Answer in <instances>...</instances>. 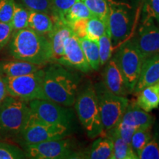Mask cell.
<instances>
[{
  "label": "cell",
  "mask_w": 159,
  "mask_h": 159,
  "mask_svg": "<svg viewBox=\"0 0 159 159\" xmlns=\"http://www.w3.org/2000/svg\"><path fill=\"white\" fill-rule=\"evenodd\" d=\"M79 77L60 63L52 64L44 70L43 91L45 99L65 107L75 104Z\"/></svg>",
  "instance_id": "6da1fadb"
},
{
  "label": "cell",
  "mask_w": 159,
  "mask_h": 159,
  "mask_svg": "<svg viewBox=\"0 0 159 159\" xmlns=\"http://www.w3.org/2000/svg\"><path fill=\"white\" fill-rule=\"evenodd\" d=\"M14 59L43 66L52 61L51 43L46 35L28 28L16 31L10 43Z\"/></svg>",
  "instance_id": "7a4b0ae2"
},
{
  "label": "cell",
  "mask_w": 159,
  "mask_h": 159,
  "mask_svg": "<svg viewBox=\"0 0 159 159\" xmlns=\"http://www.w3.org/2000/svg\"><path fill=\"white\" fill-rule=\"evenodd\" d=\"M74 105L80 122L89 138L102 136L104 130L94 85L89 83L80 91Z\"/></svg>",
  "instance_id": "3957f363"
},
{
  "label": "cell",
  "mask_w": 159,
  "mask_h": 159,
  "mask_svg": "<svg viewBox=\"0 0 159 159\" xmlns=\"http://www.w3.org/2000/svg\"><path fill=\"white\" fill-rule=\"evenodd\" d=\"M30 113L27 102L11 96L6 97L0 103V139L18 138Z\"/></svg>",
  "instance_id": "277c9868"
},
{
  "label": "cell",
  "mask_w": 159,
  "mask_h": 159,
  "mask_svg": "<svg viewBox=\"0 0 159 159\" xmlns=\"http://www.w3.org/2000/svg\"><path fill=\"white\" fill-rule=\"evenodd\" d=\"M94 87L104 130L102 136H104L118 125L126 111L129 100L126 97L119 96L111 92L102 81L96 83Z\"/></svg>",
  "instance_id": "5b68a950"
},
{
  "label": "cell",
  "mask_w": 159,
  "mask_h": 159,
  "mask_svg": "<svg viewBox=\"0 0 159 159\" xmlns=\"http://www.w3.org/2000/svg\"><path fill=\"white\" fill-rule=\"evenodd\" d=\"M108 4V25L113 49L128 41L135 27L136 19L128 4L107 0Z\"/></svg>",
  "instance_id": "8992f818"
},
{
  "label": "cell",
  "mask_w": 159,
  "mask_h": 159,
  "mask_svg": "<svg viewBox=\"0 0 159 159\" xmlns=\"http://www.w3.org/2000/svg\"><path fill=\"white\" fill-rule=\"evenodd\" d=\"M69 127L43 122L34 114L30 115L18 138L25 146L47 141L63 139L69 133Z\"/></svg>",
  "instance_id": "52a82bcc"
},
{
  "label": "cell",
  "mask_w": 159,
  "mask_h": 159,
  "mask_svg": "<svg viewBox=\"0 0 159 159\" xmlns=\"http://www.w3.org/2000/svg\"><path fill=\"white\" fill-rule=\"evenodd\" d=\"M44 70L18 77H5L8 96L29 102L33 99H45L43 91Z\"/></svg>",
  "instance_id": "ba28073f"
},
{
  "label": "cell",
  "mask_w": 159,
  "mask_h": 159,
  "mask_svg": "<svg viewBox=\"0 0 159 159\" xmlns=\"http://www.w3.org/2000/svg\"><path fill=\"white\" fill-rule=\"evenodd\" d=\"M115 57L131 94L138 81L144 57L131 39L119 47Z\"/></svg>",
  "instance_id": "9c48e42d"
},
{
  "label": "cell",
  "mask_w": 159,
  "mask_h": 159,
  "mask_svg": "<svg viewBox=\"0 0 159 159\" xmlns=\"http://www.w3.org/2000/svg\"><path fill=\"white\" fill-rule=\"evenodd\" d=\"M154 123L155 117L142 110L136 102L132 101L129 102L118 125L111 130L130 144L131 138L135 131L140 128H151Z\"/></svg>",
  "instance_id": "30bf717a"
},
{
  "label": "cell",
  "mask_w": 159,
  "mask_h": 159,
  "mask_svg": "<svg viewBox=\"0 0 159 159\" xmlns=\"http://www.w3.org/2000/svg\"><path fill=\"white\" fill-rule=\"evenodd\" d=\"M25 157L33 159L80 158L81 155L71 149L67 139L47 141L25 146Z\"/></svg>",
  "instance_id": "8fae6325"
},
{
  "label": "cell",
  "mask_w": 159,
  "mask_h": 159,
  "mask_svg": "<svg viewBox=\"0 0 159 159\" xmlns=\"http://www.w3.org/2000/svg\"><path fill=\"white\" fill-rule=\"evenodd\" d=\"M31 113L43 122L70 127L73 113L66 107L47 99H33L28 102Z\"/></svg>",
  "instance_id": "7c38bea8"
},
{
  "label": "cell",
  "mask_w": 159,
  "mask_h": 159,
  "mask_svg": "<svg viewBox=\"0 0 159 159\" xmlns=\"http://www.w3.org/2000/svg\"><path fill=\"white\" fill-rule=\"evenodd\" d=\"M132 41L144 59L159 53V27L154 25L151 18H147Z\"/></svg>",
  "instance_id": "4fadbf2b"
},
{
  "label": "cell",
  "mask_w": 159,
  "mask_h": 159,
  "mask_svg": "<svg viewBox=\"0 0 159 159\" xmlns=\"http://www.w3.org/2000/svg\"><path fill=\"white\" fill-rule=\"evenodd\" d=\"M58 63L83 73L89 72L91 70L80 43L79 39L74 33L65 39L64 52Z\"/></svg>",
  "instance_id": "5bb4252c"
},
{
  "label": "cell",
  "mask_w": 159,
  "mask_h": 159,
  "mask_svg": "<svg viewBox=\"0 0 159 159\" xmlns=\"http://www.w3.org/2000/svg\"><path fill=\"white\" fill-rule=\"evenodd\" d=\"M102 82L107 89L115 94L126 97L130 94L115 55L105 64Z\"/></svg>",
  "instance_id": "9a60e30c"
},
{
  "label": "cell",
  "mask_w": 159,
  "mask_h": 159,
  "mask_svg": "<svg viewBox=\"0 0 159 159\" xmlns=\"http://www.w3.org/2000/svg\"><path fill=\"white\" fill-rule=\"evenodd\" d=\"M73 34L71 27L62 20H54V27L49 33L52 52V61L58 63L64 52V41L69 35Z\"/></svg>",
  "instance_id": "2e32d148"
},
{
  "label": "cell",
  "mask_w": 159,
  "mask_h": 159,
  "mask_svg": "<svg viewBox=\"0 0 159 159\" xmlns=\"http://www.w3.org/2000/svg\"><path fill=\"white\" fill-rule=\"evenodd\" d=\"M158 82H159V53L144 60L138 81L133 93L137 94L145 87Z\"/></svg>",
  "instance_id": "e0dca14e"
},
{
  "label": "cell",
  "mask_w": 159,
  "mask_h": 159,
  "mask_svg": "<svg viewBox=\"0 0 159 159\" xmlns=\"http://www.w3.org/2000/svg\"><path fill=\"white\" fill-rule=\"evenodd\" d=\"M43 66L15 59L0 62V71L5 77H18L28 75L42 69Z\"/></svg>",
  "instance_id": "ac0fdd59"
},
{
  "label": "cell",
  "mask_w": 159,
  "mask_h": 159,
  "mask_svg": "<svg viewBox=\"0 0 159 159\" xmlns=\"http://www.w3.org/2000/svg\"><path fill=\"white\" fill-rule=\"evenodd\" d=\"M136 104L146 112L158 108L159 106V82L145 87L137 94Z\"/></svg>",
  "instance_id": "d6986e66"
},
{
  "label": "cell",
  "mask_w": 159,
  "mask_h": 159,
  "mask_svg": "<svg viewBox=\"0 0 159 159\" xmlns=\"http://www.w3.org/2000/svg\"><path fill=\"white\" fill-rule=\"evenodd\" d=\"M54 21L52 16L43 12L29 11L28 28L41 35H48L52 30Z\"/></svg>",
  "instance_id": "ffe728a7"
},
{
  "label": "cell",
  "mask_w": 159,
  "mask_h": 159,
  "mask_svg": "<svg viewBox=\"0 0 159 159\" xmlns=\"http://www.w3.org/2000/svg\"><path fill=\"white\" fill-rule=\"evenodd\" d=\"M113 153V141L109 136H102L94 141L87 154L83 156L90 159H111Z\"/></svg>",
  "instance_id": "44dd1931"
},
{
  "label": "cell",
  "mask_w": 159,
  "mask_h": 159,
  "mask_svg": "<svg viewBox=\"0 0 159 159\" xmlns=\"http://www.w3.org/2000/svg\"><path fill=\"white\" fill-rule=\"evenodd\" d=\"M104 136H109L113 141V153L111 159H137L138 156L130 144L125 142L120 136L110 130Z\"/></svg>",
  "instance_id": "7402d4cb"
},
{
  "label": "cell",
  "mask_w": 159,
  "mask_h": 159,
  "mask_svg": "<svg viewBox=\"0 0 159 159\" xmlns=\"http://www.w3.org/2000/svg\"><path fill=\"white\" fill-rule=\"evenodd\" d=\"M80 43L89 66L93 70H98L100 67L98 43L87 38H78Z\"/></svg>",
  "instance_id": "603a6c76"
},
{
  "label": "cell",
  "mask_w": 159,
  "mask_h": 159,
  "mask_svg": "<svg viewBox=\"0 0 159 159\" xmlns=\"http://www.w3.org/2000/svg\"><path fill=\"white\" fill-rule=\"evenodd\" d=\"M109 31L108 24L95 16H91L87 22L86 37L89 40L98 42L99 38Z\"/></svg>",
  "instance_id": "cb8c5ba5"
},
{
  "label": "cell",
  "mask_w": 159,
  "mask_h": 159,
  "mask_svg": "<svg viewBox=\"0 0 159 159\" xmlns=\"http://www.w3.org/2000/svg\"><path fill=\"white\" fill-rule=\"evenodd\" d=\"M91 16L92 15L86 5L81 0H79L66 13L63 17V21L69 26L77 20L89 19Z\"/></svg>",
  "instance_id": "d4e9b609"
},
{
  "label": "cell",
  "mask_w": 159,
  "mask_h": 159,
  "mask_svg": "<svg viewBox=\"0 0 159 159\" xmlns=\"http://www.w3.org/2000/svg\"><path fill=\"white\" fill-rule=\"evenodd\" d=\"M86 5L91 15L108 24V4L107 0H81Z\"/></svg>",
  "instance_id": "484cf974"
},
{
  "label": "cell",
  "mask_w": 159,
  "mask_h": 159,
  "mask_svg": "<svg viewBox=\"0 0 159 159\" xmlns=\"http://www.w3.org/2000/svg\"><path fill=\"white\" fill-rule=\"evenodd\" d=\"M152 128H140L135 131L130 140V146L137 156L152 136Z\"/></svg>",
  "instance_id": "4316f807"
},
{
  "label": "cell",
  "mask_w": 159,
  "mask_h": 159,
  "mask_svg": "<svg viewBox=\"0 0 159 159\" xmlns=\"http://www.w3.org/2000/svg\"><path fill=\"white\" fill-rule=\"evenodd\" d=\"M29 10L19 3H16L14 5L12 25L15 32L28 27Z\"/></svg>",
  "instance_id": "83f0119b"
},
{
  "label": "cell",
  "mask_w": 159,
  "mask_h": 159,
  "mask_svg": "<svg viewBox=\"0 0 159 159\" xmlns=\"http://www.w3.org/2000/svg\"><path fill=\"white\" fill-rule=\"evenodd\" d=\"M138 158L140 159H159V131L158 130L152 133V137L143 148Z\"/></svg>",
  "instance_id": "f1b7e54d"
},
{
  "label": "cell",
  "mask_w": 159,
  "mask_h": 159,
  "mask_svg": "<svg viewBox=\"0 0 159 159\" xmlns=\"http://www.w3.org/2000/svg\"><path fill=\"white\" fill-rule=\"evenodd\" d=\"M98 47L99 53V61L100 66L106 64V63L112 57V41L110 31H107L104 35L98 40Z\"/></svg>",
  "instance_id": "f546056e"
},
{
  "label": "cell",
  "mask_w": 159,
  "mask_h": 159,
  "mask_svg": "<svg viewBox=\"0 0 159 159\" xmlns=\"http://www.w3.org/2000/svg\"><path fill=\"white\" fill-rule=\"evenodd\" d=\"M79 0H51V14L53 21L62 20L67 11Z\"/></svg>",
  "instance_id": "4dcf8cb0"
},
{
  "label": "cell",
  "mask_w": 159,
  "mask_h": 159,
  "mask_svg": "<svg viewBox=\"0 0 159 159\" xmlns=\"http://www.w3.org/2000/svg\"><path fill=\"white\" fill-rule=\"evenodd\" d=\"M25 154L17 146L5 142H0V159H21Z\"/></svg>",
  "instance_id": "1f68e13d"
},
{
  "label": "cell",
  "mask_w": 159,
  "mask_h": 159,
  "mask_svg": "<svg viewBox=\"0 0 159 159\" xmlns=\"http://www.w3.org/2000/svg\"><path fill=\"white\" fill-rule=\"evenodd\" d=\"M20 2L29 11L51 13V0H20Z\"/></svg>",
  "instance_id": "d6a6232c"
},
{
  "label": "cell",
  "mask_w": 159,
  "mask_h": 159,
  "mask_svg": "<svg viewBox=\"0 0 159 159\" xmlns=\"http://www.w3.org/2000/svg\"><path fill=\"white\" fill-rule=\"evenodd\" d=\"M14 0H0V21L11 23L14 11Z\"/></svg>",
  "instance_id": "836d02e7"
},
{
  "label": "cell",
  "mask_w": 159,
  "mask_h": 159,
  "mask_svg": "<svg viewBox=\"0 0 159 159\" xmlns=\"http://www.w3.org/2000/svg\"><path fill=\"white\" fill-rule=\"evenodd\" d=\"M13 31L12 23L0 21V51L5 47L11 40Z\"/></svg>",
  "instance_id": "e575fe53"
},
{
  "label": "cell",
  "mask_w": 159,
  "mask_h": 159,
  "mask_svg": "<svg viewBox=\"0 0 159 159\" xmlns=\"http://www.w3.org/2000/svg\"><path fill=\"white\" fill-rule=\"evenodd\" d=\"M89 19H83L77 20L75 22L69 25L73 33L77 38H85L86 37L87 30V22Z\"/></svg>",
  "instance_id": "d590c367"
},
{
  "label": "cell",
  "mask_w": 159,
  "mask_h": 159,
  "mask_svg": "<svg viewBox=\"0 0 159 159\" xmlns=\"http://www.w3.org/2000/svg\"><path fill=\"white\" fill-rule=\"evenodd\" d=\"M147 11L148 18H155L159 21V0H149Z\"/></svg>",
  "instance_id": "8d00e7d4"
},
{
  "label": "cell",
  "mask_w": 159,
  "mask_h": 159,
  "mask_svg": "<svg viewBox=\"0 0 159 159\" xmlns=\"http://www.w3.org/2000/svg\"><path fill=\"white\" fill-rule=\"evenodd\" d=\"M7 97H8V92L5 77L0 76V103L2 102Z\"/></svg>",
  "instance_id": "74e56055"
}]
</instances>
